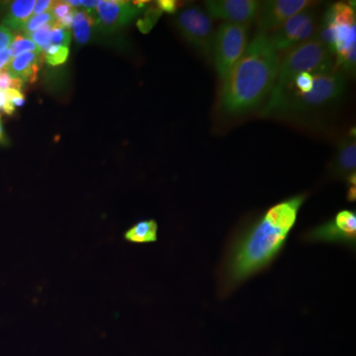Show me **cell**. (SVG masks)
<instances>
[{
    "instance_id": "ffe728a7",
    "label": "cell",
    "mask_w": 356,
    "mask_h": 356,
    "mask_svg": "<svg viewBox=\"0 0 356 356\" xmlns=\"http://www.w3.org/2000/svg\"><path fill=\"white\" fill-rule=\"evenodd\" d=\"M53 23H56L55 17H54L51 11H48V13L40 14V15L32 16L23 26L21 31L24 32V34L27 36V35L31 34V33L36 31L43 26L53 24Z\"/></svg>"
},
{
    "instance_id": "8992f818",
    "label": "cell",
    "mask_w": 356,
    "mask_h": 356,
    "mask_svg": "<svg viewBox=\"0 0 356 356\" xmlns=\"http://www.w3.org/2000/svg\"><path fill=\"white\" fill-rule=\"evenodd\" d=\"M178 31L187 43L191 44L201 56H212L214 26L209 14L201 7L191 6L178 13L175 18Z\"/></svg>"
},
{
    "instance_id": "44dd1931",
    "label": "cell",
    "mask_w": 356,
    "mask_h": 356,
    "mask_svg": "<svg viewBox=\"0 0 356 356\" xmlns=\"http://www.w3.org/2000/svg\"><path fill=\"white\" fill-rule=\"evenodd\" d=\"M161 11L158 7L151 6L145 11L144 16L137 21V26L140 32L147 34L153 29L154 26L158 22L161 16Z\"/></svg>"
},
{
    "instance_id": "4316f807",
    "label": "cell",
    "mask_w": 356,
    "mask_h": 356,
    "mask_svg": "<svg viewBox=\"0 0 356 356\" xmlns=\"http://www.w3.org/2000/svg\"><path fill=\"white\" fill-rule=\"evenodd\" d=\"M156 7L161 11V13H175L179 9V2L175 0H159L156 1Z\"/></svg>"
},
{
    "instance_id": "603a6c76",
    "label": "cell",
    "mask_w": 356,
    "mask_h": 356,
    "mask_svg": "<svg viewBox=\"0 0 356 356\" xmlns=\"http://www.w3.org/2000/svg\"><path fill=\"white\" fill-rule=\"evenodd\" d=\"M72 41L70 30L58 26L57 22L51 28V44H58V46L67 47L69 48Z\"/></svg>"
},
{
    "instance_id": "5bb4252c",
    "label": "cell",
    "mask_w": 356,
    "mask_h": 356,
    "mask_svg": "<svg viewBox=\"0 0 356 356\" xmlns=\"http://www.w3.org/2000/svg\"><path fill=\"white\" fill-rule=\"evenodd\" d=\"M356 144L355 137L343 140L339 144L334 161V172L339 175H350L355 172Z\"/></svg>"
},
{
    "instance_id": "2e32d148",
    "label": "cell",
    "mask_w": 356,
    "mask_h": 356,
    "mask_svg": "<svg viewBox=\"0 0 356 356\" xmlns=\"http://www.w3.org/2000/svg\"><path fill=\"white\" fill-rule=\"evenodd\" d=\"M91 10H76L74 13L72 30H74V39L77 43L84 44L88 43L91 36V29L95 24V18Z\"/></svg>"
},
{
    "instance_id": "cb8c5ba5",
    "label": "cell",
    "mask_w": 356,
    "mask_h": 356,
    "mask_svg": "<svg viewBox=\"0 0 356 356\" xmlns=\"http://www.w3.org/2000/svg\"><path fill=\"white\" fill-rule=\"evenodd\" d=\"M23 83L19 79H14L8 74L6 70L0 72V90H8V89H16L21 90Z\"/></svg>"
},
{
    "instance_id": "6da1fadb",
    "label": "cell",
    "mask_w": 356,
    "mask_h": 356,
    "mask_svg": "<svg viewBox=\"0 0 356 356\" xmlns=\"http://www.w3.org/2000/svg\"><path fill=\"white\" fill-rule=\"evenodd\" d=\"M305 200L306 195L299 194L281 201L233 236L220 264L222 296L271 266L284 248Z\"/></svg>"
},
{
    "instance_id": "30bf717a",
    "label": "cell",
    "mask_w": 356,
    "mask_h": 356,
    "mask_svg": "<svg viewBox=\"0 0 356 356\" xmlns=\"http://www.w3.org/2000/svg\"><path fill=\"white\" fill-rule=\"evenodd\" d=\"M261 2L257 0H208L206 9L211 18L234 24L250 25L259 15Z\"/></svg>"
},
{
    "instance_id": "7c38bea8",
    "label": "cell",
    "mask_w": 356,
    "mask_h": 356,
    "mask_svg": "<svg viewBox=\"0 0 356 356\" xmlns=\"http://www.w3.org/2000/svg\"><path fill=\"white\" fill-rule=\"evenodd\" d=\"M43 54L29 51L13 58L6 67L8 74L14 79H19L23 83H35L38 77L40 64Z\"/></svg>"
},
{
    "instance_id": "7a4b0ae2",
    "label": "cell",
    "mask_w": 356,
    "mask_h": 356,
    "mask_svg": "<svg viewBox=\"0 0 356 356\" xmlns=\"http://www.w3.org/2000/svg\"><path fill=\"white\" fill-rule=\"evenodd\" d=\"M280 60L269 34L257 33L224 79L220 95L222 111L238 115L259 106L274 88Z\"/></svg>"
},
{
    "instance_id": "9c48e42d",
    "label": "cell",
    "mask_w": 356,
    "mask_h": 356,
    "mask_svg": "<svg viewBox=\"0 0 356 356\" xmlns=\"http://www.w3.org/2000/svg\"><path fill=\"white\" fill-rule=\"evenodd\" d=\"M311 0H268L262 2L257 15L259 32L273 33L292 16L317 6Z\"/></svg>"
},
{
    "instance_id": "f1b7e54d",
    "label": "cell",
    "mask_w": 356,
    "mask_h": 356,
    "mask_svg": "<svg viewBox=\"0 0 356 356\" xmlns=\"http://www.w3.org/2000/svg\"><path fill=\"white\" fill-rule=\"evenodd\" d=\"M74 13H76V10L72 11V13L65 16L63 19L57 21L58 26L64 28V29L70 30V28L72 27V23H74Z\"/></svg>"
},
{
    "instance_id": "4dcf8cb0",
    "label": "cell",
    "mask_w": 356,
    "mask_h": 356,
    "mask_svg": "<svg viewBox=\"0 0 356 356\" xmlns=\"http://www.w3.org/2000/svg\"><path fill=\"white\" fill-rule=\"evenodd\" d=\"M99 0H81V6L86 7L88 8V10H91V9H95L99 4Z\"/></svg>"
},
{
    "instance_id": "277c9868",
    "label": "cell",
    "mask_w": 356,
    "mask_h": 356,
    "mask_svg": "<svg viewBox=\"0 0 356 356\" xmlns=\"http://www.w3.org/2000/svg\"><path fill=\"white\" fill-rule=\"evenodd\" d=\"M332 51L318 36L287 51L280 60L277 79L270 95L280 92L300 74L332 70Z\"/></svg>"
},
{
    "instance_id": "7402d4cb",
    "label": "cell",
    "mask_w": 356,
    "mask_h": 356,
    "mask_svg": "<svg viewBox=\"0 0 356 356\" xmlns=\"http://www.w3.org/2000/svg\"><path fill=\"white\" fill-rule=\"evenodd\" d=\"M7 92V102L4 106L3 112L6 115H13L17 107L23 106L25 104L26 98L22 91L16 89H8Z\"/></svg>"
},
{
    "instance_id": "d6a6232c",
    "label": "cell",
    "mask_w": 356,
    "mask_h": 356,
    "mask_svg": "<svg viewBox=\"0 0 356 356\" xmlns=\"http://www.w3.org/2000/svg\"><path fill=\"white\" fill-rule=\"evenodd\" d=\"M356 199V188L355 186H350L348 191V200L350 202H355Z\"/></svg>"
},
{
    "instance_id": "484cf974",
    "label": "cell",
    "mask_w": 356,
    "mask_h": 356,
    "mask_svg": "<svg viewBox=\"0 0 356 356\" xmlns=\"http://www.w3.org/2000/svg\"><path fill=\"white\" fill-rule=\"evenodd\" d=\"M14 38L13 32L3 24H0V53L8 50Z\"/></svg>"
},
{
    "instance_id": "52a82bcc",
    "label": "cell",
    "mask_w": 356,
    "mask_h": 356,
    "mask_svg": "<svg viewBox=\"0 0 356 356\" xmlns=\"http://www.w3.org/2000/svg\"><path fill=\"white\" fill-rule=\"evenodd\" d=\"M320 28L317 13L310 8L292 16L269 37L278 53H286L292 48L315 38L320 32Z\"/></svg>"
},
{
    "instance_id": "83f0119b",
    "label": "cell",
    "mask_w": 356,
    "mask_h": 356,
    "mask_svg": "<svg viewBox=\"0 0 356 356\" xmlns=\"http://www.w3.org/2000/svg\"><path fill=\"white\" fill-rule=\"evenodd\" d=\"M54 3H55V2L51 1V0H39V1H36L34 10H33V16L40 15V14L51 11V8H53Z\"/></svg>"
},
{
    "instance_id": "f546056e",
    "label": "cell",
    "mask_w": 356,
    "mask_h": 356,
    "mask_svg": "<svg viewBox=\"0 0 356 356\" xmlns=\"http://www.w3.org/2000/svg\"><path fill=\"white\" fill-rule=\"evenodd\" d=\"M11 60H13V58L9 56L8 51H6L0 53V72L6 69L7 65H9Z\"/></svg>"
},
{
    "instance_id": "836d02e7",
    "label": "cell",
    "mask_w": 356,
    "mask_h": 356,
    "mask_svg": "<svg viewBox=\"0 0 356 356\" xmlns=\"http://www.w3.org/2000/svg\"><path fill=\"white\" fill-rule=\"evenodd\" d=\"M6 142V134H4L3 125H2L1 115H0V144Z\"/></svg>"
},
{
    "instance_id": "e0dca14e",
    "label": "cell",
    "mask_w": 356,
    "mask_h": 356,
    "mask_svg": "<svg viewBox=\"0 0 356 356\" xmlns=\"http://www.w3.org/2000/svg\"><path fill=\"white\" fill-rule=\"evenodd\" d=\"M7 51H8L11 58L18 57V56L23 55L25 53H29V51H39V53H42L34 42H32L31 40L28 39L25 36L15 37Z\"/></svg>"
},
{
    "instance_id": "9a60e30c",
    "label": "cell",
    "mask_w": 356,
    "mask_h": 356,
    "mask_svg": "<svg viewBox=\"0 0 356 356\" xmlns=\"http://www.w3.org/2000/svg\"><path fill=\"white\" fill-rule=\"evenodd\" d=\"M158 222L154 220H145L129 229L124 238L133 243H154L158 241Z\"/></svg>"
},
{
    "instance_id": "d4e9b609",
    "label": "cell",
    "mask_w": 356,
    "mask_h": 356,
    "mask_svg": "<svg viewBox=\"0 0 356 356\" xmlns=\"http://www.w3.org/2000/svg\"><path fill=\"white\" fill-rule=\"evenodd\" d=\"M51 11L54 17H55L56 22H57V21L63 19L65 16L72 13L74 11V7L70 6L67 1L55 2Z\"/></svg>"
},
{
    "instance_id": "4fadbf2b",
    "label": "cell",
    "mask_w": 356,
    "mask_h": 356,
    "mask_svg": "<svg viewBox=\"0 0 356 356\" xmlns=\"http://www.w3.org/2000/svg\"><path fill=\"white\" fill-rule=\"evenodd\" d=\"M35 4V0H16L11 2L8 13L4 17L3 25L11 31H21L25 23L32 17Z\"/></svg>"
},
{
    "instance_id": "3957f363",
    "label": "cell",
    "mask_w": 356,
    "mask_h": 356,
    "mask_svg": "<svg viewBox=\"0 0 356 356\" xmlns=\"http://www.w3.org/2000/svg\"><path fill=\"white\" fill-rule=\"evenodd\" d=\"M346 86V76L336 70L315 72L314 86L309 92H284L269 98L262 114L308 113L324 108L343 96Z\"/></svg>"
},
{
    "instance_id": "1f68e13d",
    "label": "cell",
    "mask_w": 356,
    "mask_h": 356,
    "mask_svg": "<svg viewBox=\"0 0 356 356\" xmlns=\"http://www.w3.org/2000/svg\"><path fill=\"white\" fill-rule=\"evenodd\" d=\"M7 102V92L6 90H0V110L3 111L4 106Z\"/></svg>"
},
{
    "instance_id": "ac0fdd59",
    "label": "cell",
    "mask_w": 356,
    "mask_h": 356,
    "mask_svg": "<svg viewBox=\"0 0 356 356\" xmlns=\"http://www.w3.org/2000/svg\"><path fill=\"white\" fill-rule=\"evenodd\" d=\"M70 49L67 47L58 46V44H51L46 51H44L46 62L51 67L65 64L69 58Z\"/></svg>"
},
{
    "instance_id": "8fae6325",
    "label": "cell",
    "mask_w": 356,
    "mask_h": 356,
    "mask_svg": "<svg viewBox=\"0 0 356 356\" xmlns=\"http://www.w3.org/2000/svg\"><path fill=\"white\" fill-rule=\"evenodd\" d=\"M142 10L134 6L133 2L123 0H102L99 2L93 16L105 29H116L129 24L139 16Z\"/></svg>"
},
{
    "instance_id": "d6986e66",
    "label": "cell",
    "mask_w": 356,
    "mask_h": 356,
    "mask_svg": "<svg viewBox=\"0 0 356 356\" xmlns=\"http://www.w3.org/2000/svg\"><path fill=\"white\" fill-rule=\"evenodd\" d=\"M56 23H53V24H47L43 26V27L40 28V29L36 30V31L31 33V34L27 35L28 39L31 40L32 42H34L35 44L38 47L40 51L44 54V51L51 46V28L55 25Z\"/></svg>"
},
{
    "instance_id": "5b68a950",
    "label": "cell",
    "mask_w": 356,
    "mask_h": 356,
    "mask_svg": "<svg viewBox=\"0 0 356 356\" xmlns=\"http://www.w3.org/2000/svg\"><path fill=\"white\" fill-rule=\"evenodd\" d=\"M250 25L224 22L214 36L212 58L218 76L224 81L248 46Z\"/></svg>"
},
{
    "instance_id": "ba28073f",
    "label": "cell",
    "mask_w": 356,
    "mask_h": 356,
    "mask_svg": "<svg viewBox=\"0 0 356 356\" xmlns=\"http://www.w3.org/2000/svg\"><path fill=\"white\" fill-rule=\"evenodd\" d=\"M306 242L341 243L355 248L356 243V213L341 210L330 220L312 229L305 235Z\"/></svg>"
}]
</instances>
